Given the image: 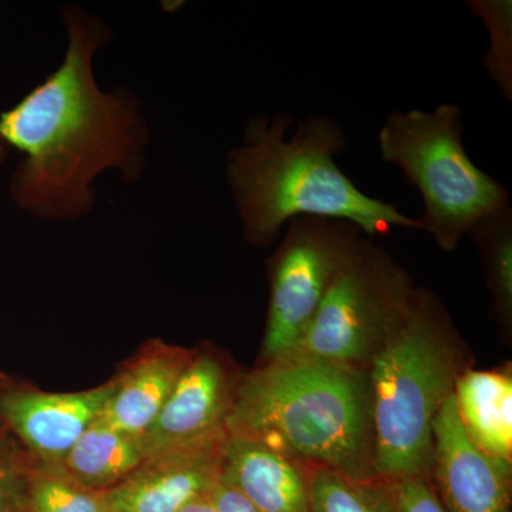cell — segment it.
Here are the masks:
<instances>
[{"label": "cell", "mask_w": 512, "mask_h": 512, "mask_svg": "<svg viewBox=\"0 0 512 512\" xmlns=\"http://www.w3.org/2000/svg\"><path fill=\"white\" fill-rule=\"evenodd\" d=\"M454 400L471 443L488 456L512 461L510 370H471L458 377Z\"/></svg>", "instance_id": "obj_14"}, {"label": "cell", "mask_w": 512, "mask_h": 512, "mask_svg": "<svg viewBox=\"0 0 512 512\" xmlns=\"http://www.w3.org/2000/svg\"><path fill=\"white\" fill-rule=\"evenodd\" d=\"M212 500L220 512H259L247 498L238 493L224 478L212 490Z\"/></svg>", "instance_id": "obj_21"}, {"label": "cell", "mask_w": 512, "mask_h": 512, "mask_svg": "<svg viewBox=\"0 0 512 512\" xmlns=\"http://www.w3.org/2000/svg\"><path fill=\"white\" fill-rule=\"evenodd\" d=\"M62 16L69 35L62 66L0 114V138L25 154L13 175L15 201L36 217L67 221L92 211L103 171L140 178L148 128L137 96L103 92L94 79L93 56L110 29L77 6Z\"/></svg>", "instance_id": "obj_1"}, {"label": "cell", "mask_w": 512, "mask_h": 512, "mask_svg": "<svg viewBox=\"0 0 512 512\" xmlns=\"http://www.w3.org/2000/svg\"><path fill=\"white\" fill-rule=\"evenodd\" d=\"M221 477L259 512H309V467L255 441L228 436Z\"/></svg>", "instance_id": "obj_12"}, {"label": "cell", "mask_w": 512, "mask_h": 512, "mask_svg": "<svg viewBox=\"0 0 512 512\" xmlns=\"http://www.w3.org/2000/svg\"><path fill=\"white\" fill-rule=\"evenodd\" d=\"M463 110L393 111L380 128V157L402 171L423 200L419 220L443 251H454L478 220L510 205V192L478 168L463 140Z\"/></svg>", "instance_id": "obj_5"}, {"label": "cell", "mask_w": 512, "mask_h": 512, "mask_svg": "<svg viewBox=\"0 0 512 512\" xmlns=\"http://www.w3.org/2000/svg\"><path fill=\"white\" fill-rule=\"evenodd\" d=\"M471 12L483 20L490 35V49L483 64L495 86L512 100V2L511 0H473Z\"/></svg>", "instance_id": "obj_18"}, {"label": "cell", "mask_w": 512, "mask_h": 512, "mask_svg": "<svg viewBox=\"0 0 512 512\" xmlns=\"http://www.w3.org/2000/svg\"><path fill=\"white\" fill-rule=\"evenodd\" d=\"M146 458L143 437L111 429L99 416L72 450L47 470L89 490L106 491L126 480Z\"/></svg>", "instance_id": "obj_15"}, {"label": "cell", "mask_w": 512, "mask_h": 512, "mask_svg": "<svg viewBox=\"0 0 512 512\" xmlns=\"http://www.w3.org/2000/svg\"><path fill=\"white\" fill-rule=\"evenodd\" d=\"M227 429L147 457L134 473L104 491L110 512H178L210 494L221 480Z\"/></svg>", "instance_id": "obj_8"}, {"label": "cell", "mask_w": 512, "mask_h": 512, "mask_svg": "<svg viewBox=\"0 0 512 512\" xmlns=\"http://www.w3.org/2000/svg\"><path fill=\"white\" fill-rule=\"evenodd\" d=\"M468 370L461 340L439 299L414 288L409 308L369 366L375 476H429L434 423Z\"/></svg>", "instance_id": "obj_4"}, {"label": "cell", "mask_w": 512, "mask_h": 512, "mask_svg": "<svg viewBox=\"0 0 512 512\" xmlns=\"http://www.w3.org/2000/svg\"><path fill=\"white\" fill-rule=\"evenodd\" d=\"M429 480L446 512H510L512 461L488 456L471 443L454 394L434 423Z\"/></svg>", "instance_id": "obj_9"}, {"label": "cell", "mask_w": 512, "mask_h": 512, "mask_svg": "<svg viewBox=\"0 0 512 512\" xmlns=\"http://www.w3.org/2000/svg\"><path fill=\"white\" fill-rule=\"evenodd\" d=\"M228 436L356 478L375 476L369 369L286 353L239 380Z\"/></svg>", "instance_id": "obj_3"}, {"label": "cell", "mask_w": 512, "mask_h": 512, "mask_svg": "<svg viewBox=\"0 0 512 512\" xmlns=\"http://www.w3.org/2000/svg\"><path fill=\"white\" fill-rule=\"evenodd\" d=\"M30 504L33 512H110L104 491L89 490L50 470L33 477Z\"/></svg>", "instance_id": "obj_19"}, {"label": "cell", "mask_w": 512, "mask_h": 512, "mask_svg": "<svg viewBox=\"0 0 512 512\" xmlns=\"http://www.w3.org/2000/svg\"><path fill=\"white\" fill-rule=\"evenodd\" d=\"M467 237L483 261L495 318L504 329L512 322V207L501 208L478 220Z\"/></svg>", "instance_id": "obj_16"}, {"label": "cell", "mask_w": 512, "mask_h": 512, "mask_svg": "<svg viewBox=\"0 0 512 512\" xmlns=\"http://www.w3.org/2000/svg\"><path fill=\"white\" fill-rule=\"evenodd\" d=\"M116 382L80 393L12 392L0 400L9 426L47 466H55L100 416Z\"/></svg>", "instance_id": "obj_11"}, {"label": "cell", "mask_w": 512, "mask_h": 512, "mask_svg": "<svg viewBox=\"0 0 512 512\" xmlns=\"http://www.w3.org/2000/svg\"><path fill=\"white\" fill-rule=\"evenodd\" d=\"M5 143H3L2 138H0V165L3 164V161L6 160V157H8V148H6Z\"/></svg>", "instance_id": "obj_24"}, {"label": "cell", "mask_w": 512, "mask_h": 512, "mask_svg": "<svg viewBox=\"0 0 512 512\" xmlns=\"http://www.w3.org/2000/svg\"><path fill=\"white\" fill-rule=\"evenodd\" d=\"M195 353L174 346H151L120 379L100 419L111 429L143 436L174 392Z\"/></svg>", "instance_id": "obj_13"}, {"label": "cell", "mask_w": 512, "mask_h": 512, "mask_svg": "<svg viewBox=\"0 0 512 512\" xmlns=\"http://www.w3.org/2000/svg\"><path fill=\"white\" fill-rule=\"evenodd\" d=\"M9 480L5 468L0 464V512H6L8 508Z\"/></svg>", "instance_id": "obj_23"}, {"label": "cell", "mask_w": 512, "mask_h": 512, "mask_svg": "<svg viewBox=\"0 0 512 512\" xmlns=\"http://www.w3.org/2000/svg\"><path fill=\"white\" fill-rule=\"evenodd\" d=\"M365 234L349 221L299 217L286 225L268 264L271 298L264 356L295 348L311 326L330 282L362 245Z\"/></svg>", "instance_id": "obj_7"}, {"label": "cell", "mask_w": 512, "mask_h": 512, "mask_svg": "<svg viewBox=\"0 0 512 512\" xmlns=\"http://www.w3.org/2000/svg\"><path fill=\"white\" fill-rule=\"evenodd\" d=\"M309 512H396L389 481L309 467Z\"/></svg>", "instance_id": "obj_17"}, {"label": "cell", "mask_w": 512, "mask_h": 512, "mask_svg": "<svg viewBox=\"0 0 512 512\" xmlns=\"http://www.w3.org/2000/svg\"><path fill=\"white\" fill-rule=\"evenodd\" d=\"M255 116L241 146L227 157V178L242 235L254 247H268L299 217L352 222L366 237H384L393 228L421 231L417 218L390 202L365 194L340 170L336 157L348 147L342 126L325 114L299 120Z\"/></svg>", "instance_id": "obj_2"}, {"label": "cell", "mask_w": 512, "mask_h": 512, "mask_svg": "<svg viewBox=\"0 0 512 512\" xmlns=\"http://www.w3.org/2000/svg\"><path fill=\"white\" fill-rule=\"evenodd\" d=\"M211 493L204 494L201 495V497L195 498V500H192L191 503L185 505V507L181 508V510L178 512H220L218 511L214 500H212Z\"/></svg>", "instance_id": "obj_22"}, {"label": "cell", "mask_w": 512, "mask_h": 512, "mask_svg": "<svg viewBox=\"0 0 512 512\" xmlns=\"http://www.w3.org/2000/svg\"><path fill=\"white\" fill-rule=\"evenodd\" d=\"M238 383L220 357L195 353L157 419L141 436L147 457L225 430Z\"/></svg>", "instance_id": "obj_10"}, {"label": "cell", "mask_w": 512, "mask_h": 512, "mask_svg": "<svg viewBox=\"0 0 512 512\" xmlns=\"http://www.w3.org/2000/svg\"><path fill=\"white\" fill-rule=\"evenodd\" d=\"M396 512H446L434 493L429 476L389 481Z\"/></svg>", "instance_id": "obj_20"}, {"label": "cell", "mask_w": 512, "mask_h": 512, "mask_svg": "<svg viewBox=\"0 0 512 512\" xmlns=\"http://www.w3.org/2000/svg\"><path fill=\"white\" fill-rule=\"evenodd\" d=\"M413 291L404 268L365 238L330 282L301 342L288 353L369 369L409 308Z\"/></svg>", "instance_id": "obj_6"}]
</instances>
